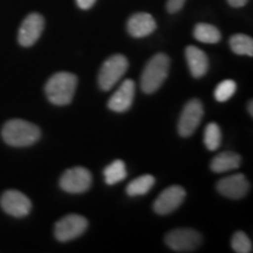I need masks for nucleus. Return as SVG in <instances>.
I'll return each instance as SVG.
<instances>
[{
  "mask_svg": "<svg viewBox=\"0 0 253 253\" xmlns=\"http://www.w3.org/2000/svg\"><path fill=\"white\" fill-rule=\"evenodd\" d=\"M78 86V78L68 72H60L47 81L45 93L50 103L67 106L72 102Z\"/></svg>",
  "mask_w": 253,
  "mask_h": 253,
  "instance_id": "obj_1",
  "label": "nucleus"
},
{
  "mask_svg": "<svg viewBox=\"0 0 253 253\" xmlns=\"http://www.w3.org/2000/svg\"><path fill=\"white\" fill-rule=\"evenodd\" d=\"M1 135L6 143L12 147H28L39 140L41 131L33 123L14 119L5 123Z\"/></svg>",
  "mask_w": 253,
  "mask_h": 253,
  "instance_id": "obj_2",
  "label": "nucleus"
},
{
  "mask_svg": "<svg viewBox=\"0 0 253 253\" xmlns=\"http://www.w3.org/2000/svg\"><path fill=\"white\" fill-rule=\"evenodd\" d=\"M170 68L169 56L158 53L153 56L144 67V71L141 77V88L145 94H153L158 88L162 86V84L168 77Z\"/></svg>",
  "mask_w": 253,
  "mask_h": 253,
  "instance_id": "obj_3",
  "label": "nucleus"
},
{
  "mask_svg": "<svg viewBox=\"0 0 253 253\" xmlns=\"http://www.w3.org/2000/svg\"><path fill=\"white\" fill-rule=\"evenodd\" d=\"M129 62L125 55L116 54L107 59L101 67L99 84L101 89L109 90L120 81L128 71Z\"/></svg>",
  "mask_w": 253,
  "mask_h": 253,
  "instance_id": "obj_4",
  "label": "nucleus"
},
{
  "mask_svg": "<svg viewBox=\"0 0 253 253\" xmlns=\"http://www.w3.org/2000/svg\"><path fill=\"white\" fill-rule=\"evenodd\" d=\"M166 243L176 252H192L202 244V236L192 229H175L166 236Z\"/></svg>",
  "mask_w": 253,
  "mask_h": 253,
  "instance_id": "obj_5",
  "label": "nucleus"
},
{
  "mask_svg": "<svg viewBox=\"0 0 253 253\" xmlns=\"http://www.w3.org/2000/svg\"><path fill=\"white\" fill-rule=\"evenodd\" d=\"M91 185V173L82 167L66 170L60 178V188L69 194H82Z\"/></svg>",
  "mask_w": 253,
  "mask_h": 253,
  "instance_id": "obj_6",
  "label": "nucleus"
},
{
  "mask_svg": "<svg viewBox=\"0 0 253 253\" xmlns=\"http://www.w3.org/2000/svg\"><path fill=\"white\" fill-rule=\"evenodd\" d=\"M88 227V221L80 214H68L58 220L54 227L55 238L59 242H69L80 237Z\"/></svg>",
  "mask_w": 253,
  "mask_h": 253,
  "instance_id": "obj_7",
  "label": "nucleus"
},
{
  "mask_svg": "<svg viewBox=\"0 0 253 253\" xmlns=\"http://www.w3.org/2000/svg\"><path fill=\"white\" fill-rule=\"evenodd\" d=\"M204 115L203 104L198 99L190 100L185 104L178 121V132L183 137H189L198 128Z\"/></svg>",
  "mask_w": 253,
  "mask_h": 253,
  "instance_id": "obj_8",
  "label": "nucleus"
},
{
  "mask_svg": "<svg viewBox=\"0 0 253 253\" xmlns=\"http://www.w3.org/2000/svg\"><path fill=\"white\" fill-rule=\"evenodd\" d=\"M0 205L6 213L21 218L31 212L32 203L30 198L18 190H7L0 198Z\"/></svg>",
  "mask_w": 253,
  "mask_h": 253,
  "instance_id": "obj_9",
  "label": "nucleus"
},
{
  "mask_svg": "<svg viewBox=\"0 0 253 253\" xmlns=\"http://www.w3.org/2000/svg\"><path fill=\"white\" fill-rule=\"evenodd\" d=\"M185 198V190L179 185H172L163 190L154 202V210L158 214H169L173 212Z\"/></svg>",
  "mask_w": 253,
  "mask_h": 253,
  "instance_id": "obj_10",
  "label": "nucleus"
},
{
  "mask_svg": "<svg viewBox=\"0 0 253 253\" xmlns=\"http://www.w3.org/2000/svg\"><path fill=\"white\" fill-rule=\"evenodd\" d=\"M45 27V19L39 13L28 14L21 24L18 41L21 46H33L39 39Z\"/></svg>",
  "mask_w": 253,
  "mask_h": 253,
  "instance_id": "obj_11",
  "label": "nucleus"
},
{
  "mask_svg": "<svg viewBox=\"0 0 253 253\" xmlns=\"http://www.w3.org/2000/svg\"><path fill=\"white\" fill-rule=\"evenodd\" d=\"M250 184L243 173H235L220 179L217 183V190L224 197L240 199L249 192Z\"/></svg>",
  "mask_w": 253,
  "mask_h": 253,
  "instance_id": "obj_12",
  "label": "nucleus"
},
{
  "mask_svg": "<svg viewBox=\"0 0 253 253\" xmlns=\"http://www.w3.org/2000/svg\"><path fill=\"white\" fill-rule=\"evenodd\" d=\"M135 97V82L126 79L113 94L108 102V108L116 113H125L131 107Z\"/></svg>",
  "mask_w": 253,
  "mask_h": 253,
  "instance_id": "obj_13",
  "label": "nucleus"
},
{
  "mask_svg": "<svg viewBox=\"0 0 253 253\" xmlns=\"http://www.w3.org/2000/svg\"><path fill=\"white\" fill-rule=\"evenodd\" d=\"M157 25L153 15L149 13H135L129 18L126 28L129 34L134 38H144L150 36L156 30Z\"/></svg>",
  "mask_w": 253,
  "mask_h": 253,
  "instance_id": "obj_14",
  "label": "nucleus"
},
{
  "mask_svg": "<svg viewBox=\"0 0 253 253\" xmlns=\"http://www.w3.org/2000/svg\"><path fill=\"white\" fill-rule=\"evenodd\" d=\"M185 58L192 77L199 79L207 74L209 59L203 50L195 46H188L185 49Z\"/></svg>",
  "mask_w": 253,
  "mask_h": 253,
  "instance_id": "obj_15",
  "label": "nucleus"
},
{
  "mask_svg": "<svg viewBox=\"0 0 253 253\" xmlns=\"http://www.w3.org/2000/svg\"><path fill=\"white\" fill-rule=\"evenodd\" d=\"M240 163H242V158L238 154L232 153V151H224V153L218 154L216 157H213V160L211 161L210 168L213 172L221 173L238 169Z\"/></svg>",
  "mask_w": 253,
  "mask_h": 253,
  "instance_id": "obj_16",
  "label": "nucleus"
},
{
  "mask_svg": "<svg viewBox=\"0 0 253 253\" xmlns=\"http://www.w3.org/2000/svg\"><path fill=\"white\" fill-rule=\"evenodd\" d=\"M196 40L204 43H217L221 39V34L216 26L210 24H197L194 30Z\"/></svg>",
  "mask_w": 253,
  "mask_h": 253,
  "instance_id": "obj_17",
  "label": "nucleus"
},
{
  "mask_svg": "<svg viewBox=\"0 0 253 253\" xmlns=\"http://www.w3.org/2000/svg\"><path fill=\"white\" fill-rule=\"evenodd\" d=\"M103 176H104V181H106L107 184L109 185L122 182L126 177V169L125 162L121 160L114 161V162L110 163L109 166L104 168Z\"/></svg>",
  "mask_w": 253,
  "mask_h": 253,
  "instance_id": "obj_18",
  "label": "nucleus"
},
{
  "mask_svg": "<svg viewBox=\"0 0 253 253\" xmlns=\"http://www.w3.org/2000/svg\"><path fill=\"white\" fill-rule=\"evenodd\" d=\"M155 184V177L151 175H143L134 179L126 186V194L131 197L148 194Z\"/></svg>",
  "mask_w": 253,
  "mask_h": 253,
  "instance_id": "obj_19",
  "label": "nucleus"
},
{
  "mask_svg": "<svg viewBox=\"0 0 253 253\" xmlns=\"http://www.w3.org/2000/svg\"><path fill=\"white\" fill-rule=\"evenodd\" d=\"M231 49L238 55H253V40L245 34H235L230 39Z\"/></svg>",
  "mask_w": 253,
  "mask_h": 253,
  "instance_id": "obj_20",
  "label": "nucleus"
},
{
  "mask_svg": "<svg viewBox=\"0 0 253 253\" xmlns=\"http://www.w3.org/2000/svg\"><path fill=\"white\" fill-rule=\"evenodd\" d=\"M204 143L210 151H214L221 143V131L217 123H209L204 131Z\"/></svg>",
  "mask_w": 253,
  "mask_h": 253,
  "instance_id": "obj_21",
  "label": "nucleus"
},
{
  "mask_svg": "<svg viewBox=\"0 0 253 253\" xmlns=\"http://www.w3.org/2000/svg\"><path fill=\"white\" fill-rule=\"evenodd\" d=\"M237 90V84L233 80H224L214 89V99L218 102H225L233 96Z\"/></svg>",
  "mask_w": 253,
  "mask_h": 253,
  "instance_id": "obj_22",
  "label": "nucleus"
},
{
  "mask_svg": "<svg viewBox=\"0 0 253 253\" xmlns=\"http://www.w3.org/2000/svg\"><path fill=\"white\" fill-rule=\"evenodd\" d=\"M233 251L237 253H250L252 252V242L243 231L236 232L231 240Z\"/></svg>",
  "mask_w": 253,
  "mask_h": 253,
  "instance_id": "obj_23",
  "label": "nucleus"
},
{
  "mask_svg": "<svg viewBox=\"0 0 253 253\" xmlns=\"http://www.w3.org/2000/svg\"><path fill=\"white\" fill-rule=\"evenodd\" d=\"M186 0H168L167 9L169 13H176V12L181 11L184 6Z\"/></svg>",
  "mask_w": 253,
  "mask_h": 253,
  "instance_id": "obj_24",
  "label": "nucleus"
},
{
  "mask_svg": "<svg viewBox=\"0 0 253 253\" xmlns=\"http://www.w3.org/2000/svg\"><path fill=\"white\" fill-rule=\"evenodd\" d=\"M96 0H77V4L81 9H89L93 7Z\"/></svg>",
  "mask_w": 253,
  "mask_h": 253,
  "instance_id": "obj_25",
  "label": "nucleus"
},
{
  "mask_svg": "<svg viewBox=\"0 0 253 253\" xmlns=\"http://www.w3.org/2000/svg\"><path fill=\"white\" fill-rule=\"evenodd\" d=\"M249 0H227V2L232 6V7H243L246 5Z\"/></svg>",
  "mask_w": 253,
  "mask_h": 253,
  "instance_id": "obj_26",
  "label": "nucleus"
},
{
  "mask_svg": "<svg viewBox=\"0 0 253 253\" xmlns=\"http://www.w3.org/2000/svg\"><path fill=\"white\" fill-rule=\"evenodd\" d=\"M249 113H250V115H253V101L251 100V101H250V102H249Z\"/></svg>",
  "mask_w": 253,
  "mask_h": 253,
  "instance_id": "obj_27",
  "label": "nucleus"
}]
</instances>
